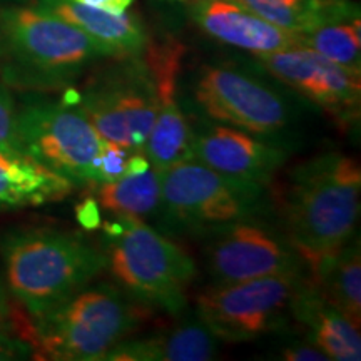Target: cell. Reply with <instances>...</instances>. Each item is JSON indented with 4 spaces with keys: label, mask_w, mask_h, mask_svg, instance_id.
Wrapping results in <instances>:
<instances>
[{
    "label": "cell",
    "mask_w": 361,
    "mask_h": 361,
    "mask_svg": "<svg viewBox=\"0 0 361 361\" xmlns=\"http://www.w3.org/2000/svg\"><path fill=\"white\" fill-rule=\"evenodd\" d=\"M0 259L8 295L30 318L61 305L106 271L101 247L52 228L4 231Z\"/></svg>",
    "instance_id": "7a4b0ae2"
},
{
    "label": "cell",
    "mask_w": 361,
    "mask_h": 361,
    "mask_svg": "<svg viewBox=\"0 0 361 361\" xmlns=\"http://www.w3.org/2000/svg\"><path fill=\"white\" fill-rule=\"evenodd\" d=\"M266 188L228 178L194 159L162 171L156 219L169 236L206 238L207 234L251 216L268 214Z\"/></svg>",
    "instance_id": "8992f818"
},
{
    "label": "cell",
    "mask_w": 361,
    "mask_h": 361,
    "mask_svg": "<svg viewBox=\"0 0 361 361\" xmlns=\"http://www.w3.org/2000/svg\"><path fill=\"white\" fill-rule=\"evenodd\" d=\"M255 66L331 116L341 128L358 124L361 74L341 67L308 47L252 56Z\"/></svg>",
    "instance_id": "7c38bea8"
},
{
    "label": "cell",
    "mask_w": 361,
    "mask_h": 361,
    "mask_svg": "<svg viewBox=\"0 0 361 361\" xmlns=\"http://www.w3.org/2000/svg\"><path fill=\"white\" fill-rule=\"evenodd\" d=\"M288 156L279 144L231 126L204 119L194 128L191 159L228 178L266 188Z\"/></svg>",
    "instance_id": "5bb4252c"
},
{
    "label": "cell",
    "mask_w": 361,
    "mask_h": 361,
    "mask_svg": "<svg viewBox=\"0 0 361 361\" xmlns=\"http://www.w3.org/2000/svg\"><path fill=\"white\" fill-rule=\"evenodd\" d=\"M0 329L13 333V335L19 333V323H17L16 314H13L11 295H8L4 276H0Z\"/></svg>",
    "instance_id": "83f0119b"
},
{
    "label": "cell",
    "mask_w": 361,
    "mask_h": 361,
    "mask_svg": "<svg viewBox=\"0 0 361 361\" xmlns=\"http://www.w3.org/2000/svg\"><path fill=\"white\" fill-rule=\"evenodd\" d=\"M301 40L303 47L361 74V16L358 4L351 2L324 24L301 35Z\"/></svg>",
    "instance_id": "7402d4cb"
},
{
    "label": "cell",
    "mask_w": 361,
    "mask_h": 361,
    "mask_svg": "<svg viewBox=\"0 0 361 361\" xmlns=\"http://www.w3.org/2000/svg\"><path fill=\"white\" fill-rule=\"evenodd\" d=\"M361 169L353 157L326 152L298 166L288 192L286 231L310 268L345 245L360 219Z\"/></svg>",
    "instance_id": "3957f363"
},
{
    "label": "cell",
    "mask_w": 361,
    "mask_h": 361,
    "mask_svg": "<svg viewBox=\"0 0 361 361\" xmlns=\"http://www.w3.org/2000/svg\"><path fill=\"white\" fill-rule=\"evenodd\" d=\"M101 251L117 286L135 303L180 316L196 264L159 229L133 216H114L102 226Z\"/></svg>",
    "instance_id": "277c9868"
},
{
    "label": "cell",
    "mask_w": 361,
    "mask_h": 361,
    "mask_svg": "<svg viewBox=\"0 0 361 361\" xmlns=\"http://www.w3.org/2000/svg\"><path fill=\"white\" fill-rule=\"evenodd\" d=\"M189 20L221 44L251 56L303 47L300 34L269 24L236 0H179Z\"/></svg>",
    "instance_id": "9a60e30c"
},
{
    "label": "cell",
    "mask_w": 361,
    "mask_h": 361,
    "mask_svg": "<svg viewBox=\"0 0 361 361\" xmlns=\"http://www.w3.org/2000/svg\"><path fill=\"white\" fill-rule=\"evenodd\" d=\"M89 188L92 191L90 209L144 219L154 216L159 206L162 171L149 164L137 174L112 183L92 184Z\"/></svg>",
    "instance_id": "44dd1931"
},
{
    "label": "cell",
    "mask_w": 361,
    "mask_h": 361,
    "mask_svg": "<svg viewBox=\"0 0 361 361\" xmlns=\"http://www.w3.org/2000/svg\"><path fill=\"white\" fill-rule=\"evenodd\" d=\"M202 239L206 266L216 284L295 273L305 266L288 231L266 214L238 219Z\"/></svg>",
    "instance_id": "8fae6325"
},
{
    "label": "cell",
    "mask_w": 361,
    "mask_h": 361,
    "mask_svg": "<svg viewBox=\"0 0 361 361\" xmlns=\"http://www.w3.org/2000/svg\"><path fill=\"white\" fill-rule=\"evenodd\" d=\"M17 104L12 89L0 80V147L16 146Z\"/></svg>",
    "instance_id": "d4e9b609"
},
{
    "label": "cell",
    "mask_w": 361,
    "mask_h": 361,
    "mask_svg": "<svg viewBox=\"0 0 361 361\" xmlns=\"http://www.w3.org/2000/svg\"><path fill=\"white\" fill-rule=\"evenodd\" d=\"M290 316L305 329V338L318 346L328 360L360 361V328L324 296L313 278L301 274L290 303Z\"/></svg>",
    "instance_id": "2e32d148"
},
{
    "label": "cell",
    "mask_w": 361,
    "mask_h": 361,
    "mask_svg": "<svg viewBox=\"0 0 361 361\" xmlns=\"http://www.w3.org/2000/svg\"><path fill=\"white\" fill-rule=\"evenodd\" d=\"M32 4L92 39L109 59L139 56L149 44L142 20L134 13H112L75 0H32Z\"/></svg>",
    "instance_id": "e0dca14e"
},
{
    "label": "cell",
    "mask_w": 361,
    "mask_h": 361,
    "mask_svg": "<svg viewBox=\"0 0 361 361\" xmlns=\"http://www.w3.org/2000/svg\"><path fill=\"white\" fill-rule=\"evenodd\" d=\"M137 324L139 310L119 286L87 284L32 318L29 341L44 360L102 361Z\"/></svg>",
    "instance_id": "5b68a950"
},
{
    "label": "cell",
    "mask_w": 361,
    "mask_h": 361,
    "mask_svg": "<svg viewBox=\"0 0 361 361\" xmlns=\"http://www.w3.org/2000/svg\"><path fill=\"white\" fill-rule=\"evenodd\" d=\"M75 2L89 6L94 8H101V11L112 12V13H124L129 11L134 0H75Z\"/></svg>",
    "instance_id": "f1b7e54d"
},
{
    "label": "cell",
    "mask_w": 361,
    "mask_h": 361,
    "mask_svg": "<svg viewBox=\"0 0 361 361\" xmlns=\"http://www.w3.org/2000/svg\"><path fill=\"white\" fill-rule=\"evenodd\" d=\"M74 184L52 173L17 146L0 147V211L64 200Z\"/></svg>",
    "instance_id": "d6986e66"
},
{
    "label": "cell",
    "mask_w": 361,
    "mask_h": 361,
    "mask_svg": "<svg viewBox=\"0 0 361 361\" xmlns=\"http://www.w3.org/2000/svg\"><path fill=\"white\" fill-rule=\"evenodd\" d=\"M149 166V161L142 151L121 144L104 141L101 154L96 161L94 169V184L112 183L128 176L137 174Z\"/></svg>",
    "instance_id": "cb8c5ba5"
},
{
    "label": "cell",
    "mask_w": 361,
    "mask_h": 361,
    "mask_svg": "<svg viewBox=\"0 0 361 361\" xmlns=\"http://www.w3.org/2000/svg\"><path fill=\"white\" fill-rule=\"evenodd\" d=\"M191 102L204 119L273 141L295 123L288 94L251 71L229 64L202 66L191 87Z\"/></svg>",
    "instance_id": "ba28073f"
},
{
    "label": "cell",
    "mask_w": 361,
    "mask_h": 361,
    "mask_svg": "<svg viewBox=\"0 0 361 361\" xmlns=\"http://www.w3.org/2000/svg\"><path fill=\"white\" fill-rule=\"evenodd\" d=\"M102 59L92 39L35 4H0V80L11 89H72Z\"/></svg>",
    "instance_id": "6da1fadb"
},
{
    "label": "cell",
    "mask_w": 361,
    "mask_h": 361,
    "mask_svg": "<svg viewBox=\"0 0 361 361\" xmlns=\"http://www.w3.org/2000/svg\"><path fill=\"white\" fill-rule=\"evenodd\" d=\"M303 269L239 283L216 284L196 300V314L219 341L245 343L284 328Z\"/></svg>",
    "instance_id": "30bf717a"
},
{
    "label": "cell",
    "mask_w": 361,
    "mask_h": 361,
    "mask_svg": "<svg viewBox=\"0 0 361 361\" xmlns=\"http://www.w3.org/2000/svg\"><path fill=\"white\" fill-rule=\"evenodd\" d=\"M219 340L192 313L174 326L142 338H126L102 361H207L216 358Z\"/></svg>",
    "instance_id": "ac0fdd59"
},
{
    "label": "cell",
    "mask_w": 361,
    "mask_h": 361,
    "mask_svg": "<svg viewBox=\"0 0 361 361\" xmlns=\"http://www.w3.org/2000/svg\"><path fill=\"white\" fill-rule=\"evenodd\" d=\"M156 90V117L144 154L149 164L164 171L176 162L191 159L194 128L180 106V67L184 45L173 37L151 42L142 52Z\"/></svg>",
    "instance_id": "4fadbf2b"
},
{
    "label": "cell",
    "mask_w": 361,
    "mask_h": 361,
    "mask_svg": "<svg viewBox=\"0 0 361 361\" xmlns=\"http://www.w3.org/2000/svg\"><path fill=\"white\" fill-rule=\"evenodd\" d=\"M34 356V348L29 341L13 333L0 329V361L29 360Z\"/></svg>",
    "instance_id": "484cf974"
},
{
    "label": "cell",
    "mask_w": 361,
    "mask_h": 361,
    "mask_svg": "<svg viewBox=\"0 0 361 361\" xmlns=\"http://www.w3.org/2000/svg\"><path fill=\"white\" fill-rule=\"evenodd\" d=\"M314 281L324 296L341 311L356 328L361 326V250L360 238L348 241L331 255L319 259L313 268Z\"/></svg>",
    "instance_id": "ffe728a7"
},
{
    "label": "cell",
    "mask_w": 361,
    "mask_h": 361,
    "mask_svg": "<svg viewBox=\"0 0 361 361\" xmlns=\"http://www.w3.org/2000/svg\"><path fill=\"white\" fill-rule=\"evenodd\" d=\"M104 139L72 102L37 97L17 107L16 146L74 184H94Z\"/></svg>",
    "instance_id": "9c48e42d"
},
{
    "label": "cell",
    "mask_w": 361,
    "mask_h": 361,
    "mask_svg": "<svg viewBox=\"0 0 361 361\" xmlns=\"http://www.w3.org/2000/svg\"><path fill=\"white\" fill-rule=\"evenodd\" d=\"M279 358L288 361H326L328 356L305 338V341H291L281 350Z\"/></svg>",
    "instance_id": "4316f807"
},
{
    "label": "cell",
    "mask_w": 361,
    "mask_h": 361,
    "mask_svg": "<svg viewBox=\"0 0 361 361\" xmlns=\"http://www.w3.org/2000/svg\"><path fill=\"white\" fill-rule=\"evenodd\" d=\"M72 104L104 141L144 152L156 117V90L142 54L114 57L92 72Z\"/></svg>",
    "instance_id": "52a82bcc"
},
{
    "label": "cell",
    "mask_w": 361,
    "mask_h": 361,
    "mask_svg": "<svg viewBox=\"0 0 361 361\" xmlns=\"http://www.w3.org/2000/svg\"><path fill=\"white\" fill-rule=\"evenodd\" d=\"M0 2H30V0H0Z\"/></svg>",
    "instance_id": "f546056e"
},
{
    "label": "cell",
    "mask_w": 361,
    "mask_h": 361,
    "mask_svg": "<svg viewBox=\"0 0 361 361\" xmlns=\"http://www.w3.org/2000/svg\"><path fill=\"white\" fill-rule=\"evenodd\" d=\"M236 2L286 32L303 35L348 7L351 0H236Z\"/></svg>",
    "instance_id": "603a6c76"
}]
</instances>
